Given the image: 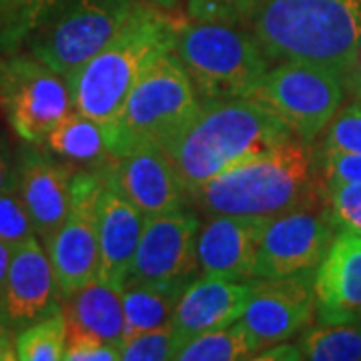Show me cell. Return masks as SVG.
I'll return each instance as SVG.
<instances>
[{
	"instance_id": "22",
	"label": "cell",
	"mask_w": 361,
	"mask_h": 361,
	"mask_svg": "<svg viewBox=\"0 0 361 361\" xmlns=\"http://www.w3.org/2000/svg\"><path fill=\"white\" fill-rule=\"evenodd\" d=\"M59 159L80 169H103L115 161L104 125L73 111L44 139Z\"/></svg>"
},
{
	"instance_id": "36",
	"label": "cell",
	"mask_w": 361,
	"mask_h": 361,
	"mask_svg": "<svg viewBox=\"0 0 361 361\" xmlns=\"http://www.w3.org/2000/svg\"><path fill=\"white\" fill-rule=\"evenodd\" d=\"M28 0H0V30L13 23Z\"/></svg>"
},
{
	"instance_id": "14",
	"label": "cell",
	"mask_w": 361,
	"mask_h": 361,
	"mask_svg": "<svg viewBox=\"0 0 361 361\" xmlns=\"http://www.w3.org/2000/svg\"><path fill=\"white\" fill-rule=\"evenodd\" d=\"M59 307L61 291L49 251L39 237H32L14 249L0 291V323L11 331H20Z\"/></svg>"
},
{
	"instance_id": "18",
	"label": "cell",
	"mask_w": 361,
	"mask_h": 361,
	"mask_svg": "<svg viewBox=\"0 0 361 361\" xmlns=\"http://www.w3.org/2000/svg\"><path fill=\"white\" fill-rule=\"evenodd\" d=\"M315 315L322 323L361 322V235L337 231L317 265Z\"/></svg>"
},
{
	"instance_id": "29",
	"label": "cell",
	"mask_w": 361,
	"mask_h": 361,
	"mask_svg": "<svg viewBox=\"0 0 361 361\" xmlns=\"http://www.w3.org/2000/svg\"><path fill=\"white\" fill-rule=\"evenodd\" d=\"M322 151L361 155V101L355 99L339 109L327 125Z\"/></svg>"
},
{
	"instance_id": "15",
	"label": "cell",
	"mask_w": 361,
	"mask_h": 361,
	"mask_svg": "<svg viewBox=\"0 0 361 361\" xmlns=\"http://www.w3.org/2000/svg\"><path fill=\"white\" fill-rule=\"evenodd\" d=\"M75 173V165L51 151H40L32 142L23 147L16 157V191L42 245L51 241L66 219Z\"/></svg>"
},
{
	"instance_id": "6",
	"label": "cell",
	"mask_w": 361,
	"mask_h": 361,
	"mask_svg": "<svg viewBox=\"0 0 361 361\" xmlns=\"http://www.w3.org/2000/svg\"><path fill=\"white\" fill-rule=\"evenodd\" d=\"M199 101L191 78L173 51L157 54L133 85L118 115L106 125L115 159L163 145L197 113Z\"/></svg>"
},
{
	"instance_id": "2",
	"label": "cell",
	"mask_w": 361,
	"mask_h": 361,
	"mask_svg": "<svg viewBox=\"0 0 361 361\" xmlns=\"http://www.w3.org/2000/svg\"><path fill=\"white\" fill-rule=\"evenodd\" d=\"M293 137L279 116L253 99L205 101L163 145V153L191 195L207 180Z\"/></svg>"
},
{
	"instance_id": "25",
	"label": "cell",
	"mask_w": 361,
	"mask_h": 361,
	"mask_svg": "<svg viewBox=\"0 0 361 361\" xmlns=\"http://www.w3.org/2000/svg\"><path fill=\"white\" fill-rule=\"evenodd\" d=\"M253 357L255 348L239 322L187 339L175 355L177 361H237Z\"/></svg>"
},
{
	"instance_id": "28",
	"label": "cell",
	"mask_w": 361,
	"mask_h": 361,
	"mask_svg": "<svg viewBox=\"0 0 361 361\" xmlns=\"http://www.w3.org/2000/svg\"><path fill=\"white\" fill-rule=\"evenodd\" d=\"M325 205L337 231L361 235V183H325Z\"/></svg>"
},
{
	"instance_id": "38",
	"label": "cell",
	"mask_w": 361,
	"mask_h": 361,
	"mask_svg": "<svg viewBox=\"0 0 361 361\" xmlns=\"http://www.w3.org/2000/svg\"><path fill=\"white\" fill-rule=\"evenodd\" d=\"M14 249L16 247L11 245V243L0 241V291H2V285L6 281V273H8V267H11V259H13Z\"/></svg>"
},
{
	"instance_id": "10",
	"label": "cell",
	"mask_w": 361,
	"mask_h": 361,
	"mask_svg": "<svg viewBox=\"0 0 361 361\" xmlns=\"http://www.w3.org/2000/svg\"><path fill=\"white\" fill-rule=\"evenodd\" d=\"M103 183L104 167L77 169L66 219L44 245L51 257L61 299L73 295L77 289L99 277V197Z\"/></svg>"
},
{
	"instance_id": "26",
	"label": "cell",
	"mask_w": 361,
	"mask_h": 361,
	"mask_svg": "<svg viewBox=\"0 0 361 361\" xmlns=\"http://www.w3.org/2000/svg\"><path fill=\"white\" fill-rule=\"evenodd\" d=\"M16 360L61 361L66 351V322L61 307L39 322L26 325L14 337Z\"/></svg>"
},
{
	"instance_id": "34",
	"label": "cell",
	"mask_w": 361,
	"mask_h": 361,
	"mask_svg": "<svg viewBox=\"0 0 361 361\" xmlns=\"http://www.w3.org/2000/svg\"><path fill=\"white\" fill-rule=\"evenodd\" d=\"M16 185V157L8 139L0 133V193Z\"/></svg>"
},
{
	"instance_id": "12",
	"label": "cell",
	"mask_w": 361,
	"mask_h": 361,
	"mask_svg": "<svg viewBox=\"0 0 361 361\" xmlns=\"http://www.w3.org/2000/svg\"><path fill=\"white\" fill-rule=\"evenodd\" d=\"M336 235L325 201L271 219L259 243L253 279H277L317 269Z\"/></svg>"
},
{
	"instance_id": "27",
	"label": "cell",
	"mask_w": 361,
	"mask_h": 361,
	"mask_svg": "<svg viewBox=\"0 0 361 361\" xmlns=\"http://www.w3.org/2000/svg\"><path fill=\"white\" fill-rule=\"evenodd\" d=\"M179 348L180 341L173 331V325H165L127 337L118 353L123 361H165L175 360Z\"/></svg>"
},
{
	"instance_id": "31",
	"label": "cell",
	"mask_w": 361,
	"mask_h": 361,
	"mask_svg": "<svg viewBox=\"0 0 361 361\" xmlns=\"http://www.w3.org/2000/svg\"><path fill=\"white\" fill-rule=\"evenodd\" d=\"M259 0H187L191 20L239 25L247 20Z\"/></svg>"
},
{
	"instance_id": "4",
	"label": "cell",
	"mask_w": 361,
	"mask_h": 361,
	"mask_svg": "<svg viewBox=\"0 0 361 361\" xmlns=\"http://www.w3.org/2000/svg\"><path fill=\"white\" fill-rule=\"evenodd\" d=\"M133 6L135 0H28L0 30V51L25 49L66 78L115 37Z\"/></svg>"
},
{
	"instance_id": "35",
	"label": "cell",
	"mask_w": 361,
	"mask_h": 361,
	"mask_svg": "<svg viewBox=\"0 0 361 361\" xmlns=\"http://www.w3.org/2000/svg\"><path fill=\"white\" fill-rule=\"evenodd\" d=\"M253 360H271V361H299L301 360V353L297 345H285V341L281 343H273L269 348L261 349L259 353H255Z\"/></svg>"
},
{
	"instance_id": "9",
	"label": "cell",
	"mask_w": 361,
	"mask_h": 361,
	"mask_svg": "<svg viewBox=\"0 0 361 361\" xmlns=\"http://www.w3.org/2000/svg\"><path fill=\"white\" fill-rule=\"evenodd\" d=\"M0 109L25 142L40 145L73 109L63 75L28 52L0 59Z\"/></svg>"
},
{
	"instance_id": "3",
	"label": "cell",
	"mask_w": 361,
	"mask_h": 361,
	"mask_svg": "<svg viewBox=\"0 0 361 361\" xmlns=\"http://www.w3.org/2000/svg\"><path fill=\"white\" fill-rule=\"evenodd\" d=\"M273 63H310L348 77L361 40V0H259L247 18Z\"/></svg>"
},
{
	"instance_id": "40",
	"label": "cell",
	"mask_w": 361,
	"mask_h": 361,
	"mask_svg": "<svg viewBox=\"0 0 361 361\" xmlns=\"http://www.w3.org/2000/svg\"><path fill=\"white\" fill-rule=\"evenodd\" d=\"M149 4H153L155 8H159V11H165V13H169V11H175L177 6H179L180 0H147Z\"/></svg>"
},
{
	"instance_id": "1",
	"label": "cell",
	"mask_w": 361,
	"mask_h": 361,
	"mask_svg": "<svg viewBox=\"0 0 361 361\" xmlns=\"http://www.w3.org/2000/svg\"><path fill=\"white\" fill-rule=\"evenodd\" d=\"M207 217H267L325 201L322 167L311 142L289 139L263 155L221 173L191 193Z\"/></svg>"
},
{
	"instance_id": "16",
	"label": "cell",
	"mask_w": 361,
	"mask_h": 361,
	"mask_svg": "<svg viewBox=\"0 0 361 361\" xmlns=\"http://www.w3.org/2000/svg\"><path fill=\"white\" fill-rule=\"evenodd\" d=\"M106 169L118 191L145 217L179 211L191 201L189 189L163 149L149 147L118 157Z\"/></svg>"
},
{
	"instance_id": "20",
	"label": "cell",
	"mask_w": 361,
	"mask_h": 361,
	"mask_svg": "<svg viewBox=\"0 0 361 361\" xmlns=\"http://www.w3.org/2000/svg\"><path fill=\"white\" fill-rule=\"evenodd\" d=\"M109 167V165H106ZM99 197V277L104 283L123 287L141 241L145 215L118 191L109 169Z\"/></svg>"
},
{
	"instance_id": "5",
	"label": "cell",
	"mask_w": 361,
	"mask_h": 361,
	"mask_svg": "<svg viewBox=\"0 0 361 361\" xmlns=\"http://www.w3.org/2000/svg\"><path fill=\"white\" fill-rule=\"evenodd\" d=\"M175 26L153 4L135 2L115 37L66 77L73 109L104 127L111 125L145 66L173 49Z\"/></svg>"
},
{
	"instance_id": "19",
	"label": "cell",
	"mask_w": 361,
	"mask_h": 361,
	"mask_svg": "<svg viewBox=\"0 0 361 361\" xmlns=\"http://www.w3.org/2000/svg\"><path fill=\"white\" fill-rule=\"evenodd\" d=\"M251 297L249 281H231L221 277H201L189 285L173 313V331L180 345L207 331H217L237 323L245 313Z\"/></svg>"
},
{
	"instance_id": "32",
	"label": "cell",
	"mask_w": 361,
	"mask_h": 361,
	"mask_svg": "<svg viewBox=\"0 0 361 361\" xmlns=\"http://www.w3.org/2000/svg\"><path fill=\"white\" fill-rule=\"evenodd\" d=\"M323 183H361V155L322 151Z\"/></svg>"
},
{
	"instance_id": "37",
	"label": "cell",
	"mask_w": 361,
	"mask_h": 361,
	"mask_svg": "<svg viewBox=\"0 0 361 361\" xmlns=\"http://www.w3.org/2000/svg\"><path fill=\"white\" fill-rule=\"evenodd\" d=\"M345 89L361 101V40H360V49H357V54H355V61H353V66L345 77Z\"/></svg>"
},
{
	"instance_id": "30",
	"label": "cell",
	"mask_w": 361,
	"mask_h": 361,
	"mask_svg": "<svg viewBox=\"0 0 361 361\" xmlns=\"http://www.w3.org/2000/svg\"><path fill=\"white\" fill-rule=\"evenodd\" d=\"M37 237L16 185L0 193V241L18 247Z\"/></svg>"
},
{
	"instance_id": "23",
	"label": "cell",
	"mask_w": 361,
	"mask_h": 361,
	"mask_svg": "<svg viewBox=\"0 0 361 361\" xmlns=\"http://www.w3.org/2000/svg\"><path fill=\"white\" fill-rule=\"evenodd\" d=\"M121 295H123L125 339H127L149 329L171 325L175 307L183 293L173 289L149 287V285H125L121 287Z\"/></svg>"
},
{
	"instance_id": "21",
	"label": "cell",
	"mask_w": 361,
	"mask_h": 361,
	"mask_svg": "<svg viewBox=\"0 0 361 361\" xmlns=\"http://www.w3.org/2000/svg\"><path fill=\"white\" fill-rule=\"evenodd\" d=\"M66 322V341L75 337H94L121 348L125 339V311L121 287L94 279L61 299Z\"/></svg>"
},
{
	"instance_id": "33",
	"label": "cell",
	"mask_w": 361,
	"mask_h": 361,
	"mask_svg": "<svg viewBox=\"0 0 361 361\" xmlns=\"http://www.w3.org/2000/svg\"><path fill=\"white\" fill-rule=\"evenodd\" d=\"M66 361H116L121 353L116 345L104 343L94 337H75L66 341Z\"/></svg>"
},
{
	"instance_id": "7",
	"label": "cell",
	"mask_w": 361,
	"mask_h": 361,
	"mask_svg": "<svg viewBox=\"0 0 361 361\" xmlns=\"http://www.w3.org/2000/svg\"><path fill=\"white\" fill-rule=\"evenodd\" d=\"M171 51L185 66L199 103L249 99L269 71L253 35L225 23H177Z\"/></svg>"
},
{
	"instance_id": "11",
	"label": "cell",
	"mask_w": 361,
	"mask_h": 361,
	"mask_svg": "<svg viewBox=\"0 0 361 361\" xmlns=\"http://www.w3.org/2000/svg\"><path fill=\"white\" fill-rule=\"evenodd\" d=\"M199 229L201 221L187 207L145 217L141 241L125 285H149L183 293L201 273L197 261Z\"/></svg>"
},
{
	"instance_id": "39",
	"label": "cell",
	"mask_w": 361,
	"mask_h": 361,
	"mask_svg": "<svg viewBox=\"0 0 361 361\" xmlns=\"http://www.w3.org/2000/svg\"><path fill=\"white\" fill-rule=\"evenodd\" d=\"M16 360L14 351V341H0V361Z\"/></svg>"
},
{
	"instance_id": "8",
	"label": "cell",
	"mask_w": 361,
	"mask_h": 361,
	"mask_svg": "<svg viewBox=\"0 0 361 361\" xmlns=\"http://www.w3.org/2000/svg\"><path fill=\"white\" fill-rule=\"evenodd\" d=\"M345 90L336 71L287 61L269 68L249 99L279 116L297 139L313 142L341 109Z\"/></svg>"
},
{
	"instance_id": "13",
	"label": "cell",
	"mask_w": 361,
	"mask_h": 361,
	"mask_svg": "<svg viewBox=\"0 0 361 361\" xmlns=\"http://www.w3.org/2000/svg\"><path fill=\"white\" fill-rule=\"evenodd\" d=\"M315 317V269L277 279H253L239 319L255 353L301 334Z\"/></svg>"
},
{
	"instance_id": "24",
	"label": "cell",
	"mask_w": 361,
	"mask_h": 361,
	"mask_svg": "<svg viewBox=\"0 0 361 361\" xmlns=\"http://www.w3.org/2000/svg\"><path fill=\"white\" fill-rule=\"evenodd\" d=\"M297 348L301 360L361 361V322L322 323L303 334Z\"/></svg>"
},
{
	"instance_id": "41",
	"label": "cell",
	"mask_w": 361,
	"mask_h": 361,
	"mask_svg": "<svg viewBox=\"0 0 361 361\" xmlns=\"http://www.w3.org/2000/svg\"><path fill=\"white\" fill-rule=\"evenodd\" d=\"M14 331L11 329H6L2 323H0V341H14Z\"/></svg>"
},
{
	"instance_id": "17",
	"label": "cell",
	"mask_w": 361,
	"mask_h": 361,
	"mask_svg": "<svg viewBox=\"0 0 361 361\" xmlns=\"http://www.w3.org/2000/svg\"><path fill=\"white\" fill-rule=\"evenodd\" d=\"M271 219L217 215L199 229L197 261L205 277L231 281L253 279L259 243Z\"/></svg>"
}]
</instances>
